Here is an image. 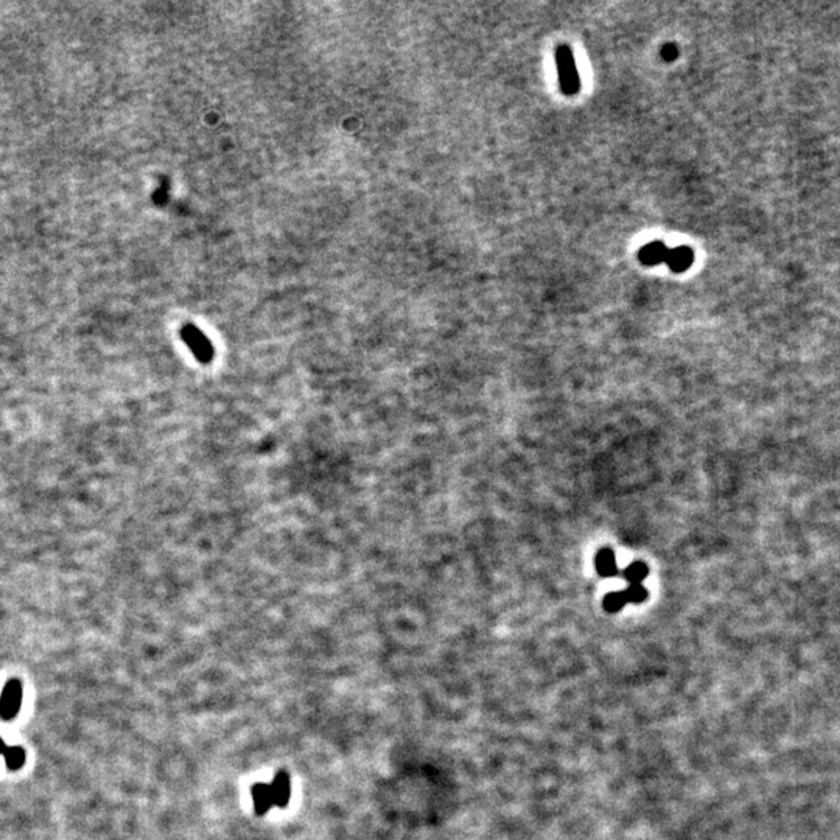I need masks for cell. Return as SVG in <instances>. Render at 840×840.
<instances>
[{
    "label": "cell",
    "mask_w": 840,
    "mask_h": 840,
    "mask_svg": "<svg viewBox=\"0 0 840 840\" xmlns=\"http://www.w3.org/2000/svg\"><path fill=\"white\" fill-rule=\"evenodd\" d=\"M667 249L670 248H667L665 243L652 241L640 249L638 258L643 265H648V266L665 263L666 256H667Z\"/></svg>",
    "instance_id": "cell-5"
},
{
    "label": "cell",
    "mask_w": 840,
    "mask_h": 840,
    "mask_svg": "<svg viewBox=\"0 0 840 840\" xmlns=\"http://www.w3.org/2000/svg\"><path fill=\"white\" fill-rule=\"evenodd\" d=\"M694 262V252L688 246H677L674 249H667V256L665 263L670 266L674 273H683Z\"/></svg>",
    "instance_id": "cell-4"
},
{
    "label": "cell",
    "mask_w": 840,
    "mask_h": 840,
    "mask_svg": "<svg viewBox=\"0 0 840 840\" xmlns=\"http://www.w3.org/2000/svg\"><path fill=\"white\" fill-rule=\"evenodd\" d=\"M677 55H679V50H677V47L674 44H666L662 50V56L663 60L666 61H672L677 58Z\"/></svg>",
    "instance_id": "cell-11"
},
{
    "label": "cell",
    "mask_w": 840,
    "mask_h": 840,
    "mask_svg": "<svg viewBox=\"0 0 840 840\" xmlns=\"http://www.w3.org/2000/svg\"><path fill=\"white\" fill-rule=\"evenodd\" d=\"M596 569L601 576L604 577H611L618 573V564H616V557H615V552L611 551L610 548H604L601 550L596 554Z\"/></svg>",
    "instance_id": "cell-6"
},
{
    "label": "cell",
    "mask_w": 840,
    "mask_h": 840,
    "mask_svg": "<svg viewBox=\"0 0 840 840\" xmlns=\"http://www.w3.org/2000/svg\"><path fill=\"white\" fill-rule=\"evenodd\" d=\"M5 763H6V768L10 770H18L21 769L23 763H26V750L22 747L16 746V747H8L5 750Z\"/></svg>",
    "instance_id": "cell-8"
},
{
    "label": "cell",
    "mask_w": 840,
    "mask_h": 840,
    "mask_svg": "<svg viewBox=\"0 0 840 840\" xmlns=\"http://www.w3.org/2000/svg\"><path fill=\"white\" fill-rule=\"evenodd\" d=\"M5 750H6L5 742H4V739H2V738H0V755H4V753H5Z\"/></svg>",
    "instance_id": "cell-12"
},
{
    "label": "cell",
    "mask_w": 840,
    "mask_h": 840,
    "mask_svg": "<svg viewBox=\"0 0 840 840\" xmlns=\"http://www.w3.org/2000/svg\"><path fill=\"white\" fill-rule=\"evenodd\" d=\"M21 702L22 684L19 680H10L5 684L2 697H0V716H2L5 721L13 719V717H16V714L19 713Z\"/></svg>",
    "instance_id": "cell-3"
},
{
    "label": "cell",
    "mask_w": 840,
    "mask_h": 840,
    "mask_svg": "<svg viewBox=\"0 0 840 840\" xmlns=\"http://www.w3.org/2000/svg\"><path fill=\"white\" fill-rule=\"evenodd\" d=\"M624 579L629 585H643L644 579L649 576V568L643 562H633L624 569Z\"/></svg>",
    "instance_id": "cell-7"
},
{
    "label": "cell",
    "mask_w": 840,
    "mask_h": 840,
    "mask_svg": "<svg viewBox=\"0 0 840 840\" xmlns=\"http://www.w3.org/2000/svg\"><path fill=\"white\" fill-rule=\"evenodd\" d=\"M556 64L559 73V84L565 95L577 94L581 87V80L576 67L574 55L568 45H559L556 50Z\"/></svg>",
    "instance_id": "cell-1"
},
{
    "label": "cell",
    "mask_w": 840,
    "mask_h": 840,
    "mask_svg": "<svg viewBox=\"0 0 840 840\" xmlns=\"http://www.w3.org/2000/svg\"><path fill=\"white\" fill-rule=\"evenodd\" d=\"M623 593L627 604H629V602H632V604H640V602L646 601L649 594L643 585H629Z\"/></svg>",
    "instance_id": "cell-10"
},
{
    "label": "cell",
    "mask_w": 840,
    "mask_h": 840,
    "mask_svg": "<svg viewBox=\"0 0 840 840\" xmlns=\"http://www.w3.org/2000/svg\"><path fill=\"white\" fill-rule=\"evenodd\" d=\"M181 337L185 342V346L190 349V352L197 356V360H200L204 364L214 360V346L210 344L207 337L204 335L200 329H197L192 324H187L181 330Z\"/></svg>",
    "instance_id": "cell-2"
},
{
    "label": "cell",
    "mask_w": 840,
    "mask_h": 840,
    "mask_svg": "<svg viewBox=\"0 0 840 840\" xmlns=\"http://www.w3.org/2000/svg\"><path fill=\"white\" fill-rule=\"evenodd\" d=\"M627 604V601L624 598V593L623 591H613V593H609L606 594L604 601H602V606L610 613H616V611L621 610L624 606Z\"/></svg>",
    "instance_id": "cell-9"
}]
</instances>
